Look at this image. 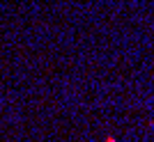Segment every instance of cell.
Listing matches in <instances>:
<instances>
[{
    "label": "cell",
    "mask_w": 154,
    "mask_h": 142,
    "mask_svg": "<svg viewBox=\"0 0 154 142\" xmlns=\"http://www.w3.org/2000/svg\"><path fill=\"white\" fill-rule=\"evenodd\" d=\"M106 142H117V140H115V135H108V138H106Z\"/></svg>",
    "instance_id": "6da1fadb"
}]
</instances>
